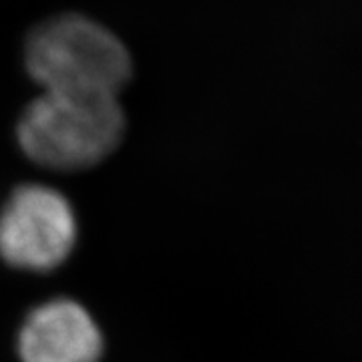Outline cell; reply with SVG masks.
Masks as SVG:
<instances>
[{"label": "cell", "instance_id": "277c9868", "mask_svg": "<svg viewBox=\"0 0 362 362\" xmlns=\"http://www.w3.org/2000/svg\"><path fill=\"white\" fill-rule=\"evenodd\" d=\"M23 362H99L103 332L90 312L69 298H54L28 312L16 338Z\"/></svg>", "mask_w": 362, "mask_h": 362}, {"label": "cell", "instance_id": "6da1fadb", "mask_svg": "<svg viewBox=\"0 0 362 362\" xmlns=\"http://www.w3.org/2000/svg\"><path fill=\"white\" fill-rule=\"evenodd\" d=\"M125 113L115 95L42 90L16 125L30 161L54 171L99 165L123 141Z\"/></svg>", "mask_w": 362, "mask_h": 362}, {"label": "cell", "instance_id": "7a4b0ae2", "mask_svg": "<svg viewBox=\"0 0 362 362\" xmlns=\"http://www.w3.org/2000/svg\"><path fill=\"white\" fill-rule=\"evenodd\" d=\"M25 66L42 90L115 95L131 81L133 59L123 40L83 14L42 21L26 37Z\"/></svg>", "mask_w": 362, "mask_h": 362}, {"label": "cell", "instance_id": "3957f363", "mask_svg": "<svg viewBox=\"0 0 362 362\" xmlns=\"http://www.w3.org/2000/svg\"><path fill=\"white\" fill-rule=\"evenodd\" d=\"M75 244V209L52 187L23 185L0 211V258L16 270H54L69 259Z\"/></svg>", "mask_w": 362, "mask_h": 362}]
</instances>
